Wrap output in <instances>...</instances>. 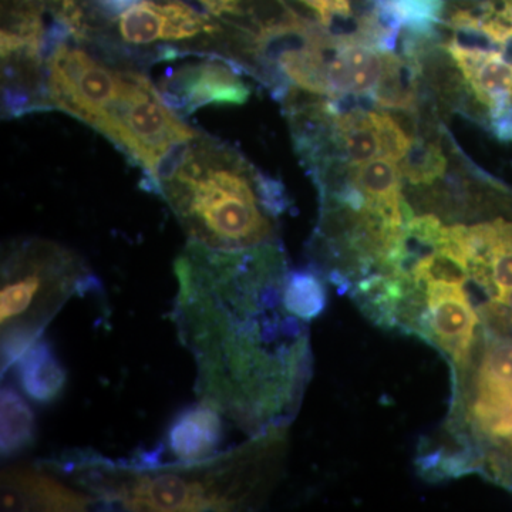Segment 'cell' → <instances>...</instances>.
<instances>
[{"label": "cell", "mask_w": 512, "mask_h": 512, "mask_svg": "<svg viewBox=\"0 0 512 512\" xmlns=\"http://www.w3.org/2000/svg\"><path fill=\"white\" fill-rule=\"evenodd\" d=\"M173 320L197 369L195 393L248 433L293 407L308 370V339L285 311L278 245L221 251L188 241L174 264Z\"/></svg>", "instance_id": "obj_1"}, {"label": "cell", "mask_w": 512, "mask_h": 512, "mask_svg": "<svg viewBox=\"0 0 512 512\" xmlns=\"http://www.w3.org/2000/svg\"><path fill=\"white\" fill-rule=\"evenodd\" d=\"M46 90L50 110L99 131L140 167L146 190L198 133L167 106L143 67L74 39L62 26L47 35Z\"/></svg>", "instance_id": "obj_2"}, {"label": "cell", "mask_w": 512, "mask_h": 512, "mask_svg": "<svg viewBox=\"0 0 512 512\" xmlns=\"http://www.w3.org/2000/svg\"><path fill=\"white\" fill-rule=\"evenodd\" d=\"M261 437L198 461L163 464L138 457L113 461L90 450L42 461L47 470L86 495L92 510L239 511L259 497L274 443Z\"/></svg>", "instance_id": "obj_3"}, {"label": "cell", "mask_w": 512, "mask_h": 512, "mask_svg": "<svg viewBox=\"0 0 512 512\" xmlns=\"http://www.w3.org/2000/svg\"><path fill=\"white\" fill-rule=\"evenodd\" d=\"M148 191L164 198L188 241L221 251L269 244L291 205L278 180L204 133L165 161Z\"/></svg>", "instance_id": "obj_4"}, {"label": "cell", "mask_w": 512, "mask_h": 512, "mask_svg": "<svg viewBox=\"0 0 512 512\" xmlns=\"http://www.w3.org/2000/svg\"><path fill=\"white\" fill-rule=\"evenodd\" d=\"M0 279L2 375L42 339L70 298L99 284L82 256L43 238L9 242Z\"/></svg>", "instance_id": "obj_5"}, {"label": "cell", "mask_w": 512, "mask_h": 512, "mask_svg": "<svg viewBox=\"0 0 512 512\" xmlns=\"http://www.w3.org/2000/svg\"><path fill=\"white\" fill-rule=\"evenodd\" d=\"M165 70L157 89L181 119L208 106H244L251 97L244 66L214 53L180 57ZM249 76V74H248Z\"/></svg>", "instance_id": "obj_6"}, {"label": "cell", "mask_w": 512, "mask_h": 512, "mask_svg": "<svg viewBox=\"0 0 512 512\" xmlns=\"http://www.w3.org/2000/svg\"><path fill=\"white\" fill-rule=\"evenodd\" d=\"M3 508L25 511L92 510L89 498L42 463L5 471L2 476Z\"/></svg>", "instance_id": "obj_7"}, {"label": "cell", "mask_w": 512, "mask_h": 512, "mask_svg": "<svg viewBox=\"0 0 512 512\" xmlns=\"http://www.w3.org/2000/svg\"><path fill=\"white\" fill-rule=\"evenodd\" d=\"M461 288L463 286L427 284L426 298L430 328L437 342L457 363H466L477 315Z\"/></svg>", "instance_id": "obj_8"}, {"label": "cell", "mask_w": 512, "mask_h": 512, "mask_svg": "<svg viewBox=\"0 0 512 512\" xmlns=\"http://www.w3.org/2000/svg\"><path fill=\"white\" fill-rule=\"evenodd\" d=\"M221 416L205 403L187 407L168 427L165 447L177 461H198L215 456L224 437Z\"/></svg>", "instance_id": "obj_9"}, {"label": "cell", "mask_w": 512, "mask_h": 512, "mask_svg": "<svg viewBox=\"0 0 512 512\" xmlns=\"http://www.w3.org/2000/svg\"><path fill=\"white\" fill-rule=\"evenodd\" d=\"M16 367V377L26 396L33 402L49 404L62 396L66 370L46 339H39L26 350Z\"/></svg>", "instance_id": "obj_10"}, {"label": "cell", "mask_w": 512, "mask_h": 512, "mask_svg": "<svg viewBox=\"0 0 512 512\" xmlns=\"http://www.w3.org/2000/svg\"><path fill=\"white\" fill-rule=\"evenodd\" d=\"M383 70L372 96L379 109H417L420 101V73L403 56L383 52Z\"/></svg>", "instance_id": "obj_11"}, {"label": "cell", "mask_w": 512, "mask_h": 512, "mask_svg": "<svg viewBox=\"0 0 512 512\" xmlns=\"http://www.w3.org/2000/svg\"><path fill=\"white\" fill-rule=\"evenodd\" d=\"M0 450L2 457H15L36 440L35 414L22 396L10 386L0 396Z\"/></svg>", "instance_id": "obj_12"}, {"label": "cell", "mask_w": 512, "mask_h": 512, "mask_svg": "<svg viewBox=\"0 0 512 512\" xmlns=\"http://www.w3.org/2000/svg\"><path fill=\"white\" fill-rule=\"evenodd\" d=\"M402 170L386 157L352 165L353 184L363 192L366 202H383L402 198Z\"/></svg>", "instance_id": "obj_13"}, {"label": "cell", "mask_w": 512, "mask_h": 512, "mask_svg": "<svg viewBox=\"0 0 512 512\" xmlns=\"http://www.w3.org/2000/svg\"><path fill=\"white\" fill-rule=\"evenodd\" d=\"M286 311L302 320L318 318L326 308V289L315 272L295 271L288 275L284 289Z\"/></svg>", "instance_id": "obj_14"}, {"label": "cell", "mask_w": 512, "mask_h": 512, "mask_svg": "<svg viewBox=\"0 0 512 512\" xmlns=\"http://www.w3.org/2000/svg\"><path fill=\"white\" fill-rule=\"evenodd\" d=\"M448 161L440 144L429 137H417L399 167L413 185H430L446 174Z\"/></svg>", "instance_id": "obj_15"}, {"label": "cell", "mask_w": 512, "mask_h": 512, "mask_svg": "<svg viewBox=\"0 0 512 512\" xmlns=\"http://www.w3.org/2000/svg\"><path fill=\"white\" fill-rule=\"evenodd\" d=\"M417 284H446L463 286L468 281V268L443 252L433 251V254L421 256L410 269Z\"/></svg>", "instance_id": "obj_16"}, {"label": "cell", "mask_w": 512, "mask_h": 512, "mask_svg": "<svg viewBox=\"0 0 512 512\" xmlns=\"http://www.w3.org/2000/svg\"><path fill=\"white\" fill-rule=\"evenodd\" d=\"M478 387L483 393L512 390L511 340H497L488 348L481 366Z\"/></svg>", "instance_id": "obj_17"}, {"label": "cell", "mask_w": 512, "mask_h": 512, "mask_svg": "<svg viewBox=\"0 0 512 512\" xmlns=\"http://www.w3.org/2000/svg\"><path fill=\"white\" fill-rule=\"evenodd\" d=\"M400 28L430 30L436 28L443 15L446 0H383Z\"/></svg>", "instance_id": "obj_18"}, {"label": "cell", "mask_w": 512, "mask_h": 512, "mask_svg": "<svg viewBox=\"0 0 512 512\" xmlns=\"http://www.w3.org/2000/svg\"><path fill=\"white\" fill-rule=\"evenodd\" d=\"M370 119L375 124L377 136H379L382 157L393 161H402L412 140L404 134L399 124L390 116L389 111L377 109L370 111Z\"/></svg>", "instance_id": "obj_19"}, {"label": "cell", "mask_w": 512, "mask_h": 512, "mask_svg": "<svg viewBox=\"0 0 512 512\" xmlns=\"http://www.w3.org/2000/svg\"><path fill=\"white\" fill-rule=\"evenodd\" d=\"M444 229L446 227H443L439 218L434 215H421L407 222L404 234L407 238L414 239L421 247L433 248V251H436L443 238Z\"/></svg>", "instance_id": "obj_20"}, {"label": "cell", "mask_w": 512, "mask_h": 512, "mask_svg": "<svg viewBox=\"0 0 512 512\" xmlns=\"http://www.w3.org/2000/svg\"><path fill=\"white\" fill-rule=\"evenodd\" d=\"M481 318L490 330L497 335L507 333L512 328V309L504 303L493 301L487 305L480 306Z\"/></svg>", "instance_id": "obj_21"}, {"label": "cell", "mask_w": 512, "mask_h": 512, "mask_svg": "<svg viewBox=\"0 0 512 512\" xmlns=\"http://www.w3.org/2000/svg\"><path fill=\"white\" fill-rule=\"evenodd\" d=\"M488 130L504 143H512V106L495 110L490 114Z\"/></svg>", "instance_id": "obj_22"}, {"label": "cell", "mask_w": 512, "mask_h": 512, "mask_svg": "<svg viewBox=\"0 0 512 512\" xmlns=\"http://www.w3.org/2000/svg\"><path fill=\"white\" fill-rule=\"evenodd\" d=\"M138 2H141V0H97V5L103 9V12L116 16L123 12L124 9L130 8L131 5H136Z\"/></svg>", "instance_id": "obj_23"}, {"label": "cell", "mask_w": 512, "mask_h": 512, "mask_svg": "<svg viewBox=\"0 0 512 512\" xmlns=\"http://www.w3.org/2000/svg\"><path fill=\"white\" fill-rule=\"evenodd\" d=\"M494 301L504 303V305H507L508 308L512 309V288L508 289V291L500 293V295H498V298L494 299Z\"/></svg>", "instance_id": "obj_24"}]
</instances>
